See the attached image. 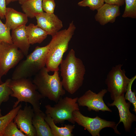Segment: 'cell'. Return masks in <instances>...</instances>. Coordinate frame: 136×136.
Returning a JSON list of instances; mask_svg holds the SVG:
<instances>
[{
    "mask_svg": "<svg viewBox=\"0 0 136 136\" xmlns=\"http://www.w3.org/2000/svg\"><path fill=\"white\" fill-rule=\"evenodd\" d=\"M60 75L64 89L73 94L82 86L85 74V66L82 61L76 57L72 49L60 64Z\"/></svg>",
    "mask_w": 136,
    "mask_h": 136,
    "instance_id": "1",
    "label": "cell"
},
{
    "mask_svg": "<svg viewBox=\"0 0 136 136\" xmlns=\"http://www.w3.org/2000/svg\"><path fill=\"white\" fill-rule=\"evenodd\" d=\"M76 29L72 21L67 29L59 30L52 37L51 40L48 44L46 65L49 72L59 71V66L63 55L68 49L69 43Z\"/></svg>",
    "mask_w": 136,
    "mask_h": 136,
    "instance_id": "2",
    "label": "cell"
},
{
    "mask_svg": "<svg viewBox=\"0 0 136 136\" xmlns=\"http://www.w3.org/2000/svg\"><path fill=\"white\" fill-rule=\"evenodd\" d=\"M52 75L46 67L42 68L34 75L32 81L37 90L44 97L57 103L65 93L58 71H54Z\"/></svg>",
    "mask_w": 136,
    "mask_h": 136,
    "instance_id": "3",
    "label": "cell"
},
{
    "mask_svg": "<svg viewBox=\"0 0 136 136\" xmlns=\"http://www.w3.org/2000/svg\"><path fill=\"white\" fill-rule=\"evenodd\" d=\"M8 86L13 92L10 96L17 99L14 103L13 108L16 107L20 102H25L32 105L34 113L41 110L40 101L44 97L32 81L28 78L11 79Z\"/></svg>",
    "mask_w": 136,
    "mask_h": 136,
    "instance_id": "4",
    "label": "cell"
},
{
    "mask_svg": "<svg viewBox=\"0 0 136 136\" xmlns=\"http://www.w3.org/2000/svg\"><path fill=\"white\" fill-rule=\"evenodd\" d=\"M49 45L36 47L33 51L16 65L12 75V80L28 78L34 76L45 67Z\"/></svg>",
    "mask_w": 136,
    "mask_h": 136,
    "instance_id": "5",
    "label": "cell"
},
{
    "mask_svg": "<svg viewBox=\"0 0 136 136\" xmlns=\"http://www.w3.org/2000/svg\"><path fill=\"white\" fill-rule=\"evenodd\" d=\"M78 98L62 97L53 106L50 105H45V113L53 119L55 124L62 123L67 120L74 124L75 122L73 113L75 111L80 110L77 102Z\"/></svg>",
    "mask_w": 136,
    "mask_h": 136,
    "instance_id": "6",
    "label": "cell"
},
{
    "mask_svg": "<svg viewBox=\"0 0 136 136\" xmlns=\"http://www.w3.org/2000/svg\"><path fill=\"white\" fill-rule=\"evenodd\" d=\"M122 64L113 66L107 75L105 80L107 89L110 93L111 99L114 100L116 97L124 95L130 79L125 75V70L122 69Z\"/></svg>",
    "mask_w": 136,
    "mask_h": 136,
    "instance_id": "7",
    "label": "cell"
},
{
    "mask_svg": "<svg viewBox=\"0 0 136 136\" xmlns=\"http://www.w3.org/2000/svg\"><path fill=\"white\" fill-rule=\"evenodd\" d=\"M72 115L75 122L84 128L92 136H100L101 130L106 127L113 128L115 133L117 134H121L118 130L114 121H107L97 116L94 118L85 116L80 110L74 111Z\"/></svg>",
    "mask_w": 136,
    "mask_h": 136,
    "instance_id": "8",
    "label": "cell"
},
{
    "mask_svg": "<svg viewBox=\"0 0 136 136\" xmlns=\"http://www.w3.org/2000/svg\"><path fill=\"white\" fill-rule=\"evenodd\" d=\"M23 54L13 44L2 42L0 45V76L6 75L24 58Z\"/></svg>",
    "mask_w": 136,
    "mask_h": 136,
    "instance_id": "9",
    "label": "cell"
},
{
    "mask_svg": "<svg viewBox=\"0 0 136 136\" xmlns=\"http://www.w3.org/2000/svg\"><path fill=\"white\" fill-rule=\"evenodd\" d=\"M107 92V89H104L96 93L89 90L78 98L77 102L79 106L87 107L89 111L92 110L96 112L101 111L112 112L103 100V97Z\"/></svg>",
    "mask_w": 136,
    "mask_h": 136,
    "instance_id": "10",
    "label": "cell"
},
{
    "mask_svg": "<svg viewBox=\"0 0 136 136\" xmlns=\"http://www.w3.org/2000/svg\"><path fill=\"white\" fill-rule=\"evenodd\" d=\"M123 95L115 98L111 103H108L109 106H116L117 108L119 114L120 120L116 124L117 126L121 122L123 123L125 131L130 132L131 129L132 124L136 121V116L130 111L131 103L126 102Z\"/></svg>",
    "mask_w": 136,
    "mask_h": 136,
    "instance_id": "11",
    "label": "cell"
},
{
    "mask_svg": "<svg viewBox=\"0 0 136 136\" xmlns=\"http://www.w3.org/2000/svg\"><path fill=\"white\" fill-rule=\"evenodd\" d=\"M34 114L30 106L26 105L23 110L20 109L14 117L13 120L17 127L26 136H36L35 129L32 123Z\"/></svg>",
    "mask_w": 136,
    "mask_h": 136,
    "instance_id": "12",
    "label": "cell"
},
{
    "mask_svg": "<svg viewBox=\"0 0 136 136\" xmlns=\"http://www.w3.org/2000/svg\"><path fill=\"white\" fill-rule=\"evenodd\" d=\"M37 26L41 28L52 37L61 29L63 26L62 21L54 14L44 12L36 15Z\"/></svg>",
    "mask_w": 136,
    "mask_h": 136,
    "instance_id": "13",
    "label": "cell"
},
{
    "mask_svg": "<svg viewBox=\"0 0 136 136\" xmlns=\"http://www.w3.org/2000/svg\"><path fill=\"white\" fill-rule=\"evenodd\" d=\"M97 10V12L95 16V19L102 25L109 22L113 23L116 17L120 14L119 6L106 3Z\"/></svg>",
    "mask_w": 136,
    "mask_h": 136,
    "instance_id": "14",
    "label": "cell"
},
{
    "mask_svg": "<svg viewBox=\"0 0 136 136\" xmlns=\"http://www.w3.org/2000/svg\"><path fill=\"white\" fill-rule=\"evenodd\" d=\"M28 18L24 13L11 8L7 7L5 15V24L10 30H13L26 25L28 21Z\"/></svg>",
    "mask_w": 136,
    "mask_h": 136,
    "instance_id": "15",
    "label": "cell"
},
{
    "mask_svg": "<svg viewBox=\"0 0 136 136\" xmlns=\"http://www.w3.org/2000/svg\"><path fill=\"white\" fill-rule=\"evenodd\" d=\"M26 26L12 30L11 36L13 44L21 51L26 57L28 54L30 46L26 31Z\"/></svg>",
    "mask_w": 136,
    "mask_h": 136,
    "instance_id": "16",
    "label": "cell"
},
{
    "mask_svg": "<svg viewBox=\"0 0 136 136\" xmlns=\"http://www.w3.org/2000/svg\"><path fill=\"white\" fill-rule=\"evenodd\" d=\"M46 114L42 111L34 113L32 123L37 136H53L51 128L45 120Z\"/></svg>",
    "mask_w": 136,
    "mask_h": 136,
    "instance_id": "17",
    "label": "cell"
},
{
    "mask_svg": "<svg viewBox=\"0 0 136 136\" xmlns=\"http://www.w3.org/2000/svg\"><path fill=\"white\" fill-rule=\"evenodd\" d=\"M26 31L29 43L40 44L47 38L48 33L41 28L32 23L26 26Z\"/></svg>",
    "mask_w": 136,
    "mask_h": 136,
    "instance_id": "18",
    "label": "cell"
},
{
    "mask_svg": "<svg viewBox=\"0 0 136 136\" xmlns=\"http://www.w3.org/2000/svg\"><path fill=\"white\" fill-rule=\"evenodd\" d=\"M45 121L49 126L53 136H73L72 133L75 128V125L65 124L63 127L57 126L53 119L48 115L46 114Z\"/></svg>",
    "mask_w": 136,
    "mask_h": 136,
    "instance_id": "19",
    "label": "cell"
},
{
    "mask_svg": "<svg viewBox=\"0 0 136 136\" xmlns=\"http://www.w3.org/2000/svg\"><path fill=\"white\" fill-rule=\"evenodd\" d=\"M43 0H28L21 5L22 10L28 17L33 18L44 12L42 8Z\"/></svg>",
    "mask_w": 136,
    "mask_h": 136,
    "instance_id": "20",
    "label": "cell"
},
{
    "mask_svg": "<svg viewBox=\"0 0 136 136\" xmlns=\"http://www.w3.org/2000/svg\"><path fill=\"white\" fill-rule=\"evenodd\" d=\"M21 107L22 105L20 104L16 108H13L6 115L0 117V136H3L5 128L10 121L13 120L18 110Z\"/></svg>",
    "mask_w": 136,
    "mask_h": 136,
    "instance_id": "21",
    "label": "cell"
},
{
    "mask_svg": "<svg viewBox=\"0 0 136 136\" xmlns=\"http://www.w3.org/2000/svg\"><path fill=\"white\" fill-rule=\"evenodd\" d=\"M3 136H26L18 129L13 120L10 121L4 129Z\"/></svg>",
    "mask_w": 136,
    "mask_h": 136,
    "instance_id": "22",
    "label": "cell"
},
{
    "mask_svg": "<svg viewBox=\"0 0 136 136\" xmlns=\"http://www.w3.org/2000/svg\"><path fill=\"white\" fill-rule=\"evenodd\" d=\"M136 79V76L135 75L131 78L129 82L127 88L126 93L124 95L125 100H128L132 104L133 107V111L136 113V93L132 91L131 87L132 84Z\"/></svg>",
    "mask_w": 136,
    "mask_h": 136,
    "instance_id": "23",
    "label": "cell"
},
{
    "mask_svg": "<svg viewBox=\"0 0 136 136\" xmlns=\"http://www.w3.org/2000/svg\"><path fill=\"white\" fill-rule=\"evenodd\" d=\"M125 8L122 15L123 18H136V0H125Z\"/></svg>",
    "mask_w": 136,
    "mask_h": 136,
    "instance_id": "24",
    "label": "cell"
},
{
    "mask_svg": "<svg viewBox=\"0 0 136 136\" xmlns=\"http://www.w3.org/2000/svg\"><path fill=\"white\" fill-rule=\"evenodd\" d=\"M11 79H7L5 82L0 85V106L3 102L7 101L12 93L8 84Z\"/></svg>",
    "mask_w": 136,
    "mask_h": 136,
    "instance_id": "25",
    "label": "cell"
},
{
    "mask_svg": "<svg viewBox=\"0 0 136 136\" xmlns=\"http://www.w3.org/2000/svg\"><path fill=\"white\" fill-rule=\"evenodd\" d=\"M10 29L4 24L0 18V40L2 42L13 44L10 33Z\"/></svg>",
    "mask_w": 136,
    "mask_h": 136,
    "instance_id": "26",
    "label": "cell"
},
{
    "mask_svg": "<svg viewBox=\"0 0 136 136\" xmlns=\"http://www.w3.org/2000/svg\"><path fill=\"white\" fill-rule=\"evenodd\" d=\"M104 0H83L78 4L80 7H89L92 11L97 10L104 4Z\"/></svg>",
    "mask_w": 136,
    "mask_h": 136,
    "instance_id": "27",
    "label": "cell"
},
{
    "mask_svg": "<svg viewBox=\"0 0 136 136\" xmlns=\"http://www.w3.org/2000/svg\"><path fill=\"white\" fill-rule=\"evenodd\" d=\"M55 5L54 0H43L42 8L43 11L47 13L52 14L54 13Z\"/></svg>",
    "mask_w": 136,
    "mask_h": 136,
    "instance_id": "28",
    "label": "cell"
},
{
    "mask_svg": "<svg viewBox=\"0 0 136 136\" xmlns=\"http://www.w3.org/2000/svg\"><path fill=\"white\" fill-rule=\"evenodd\" d=\"M6 6V0H0V18L1 19L5 18Z\"/></svg>",
    "mask_w": 136,
    "mask_h": 136,
    "instance_id": "29",
    "label": "cell"
},
{
    "mask_svg": "<svg viewBox=\"0 0 136 136\" xmlns=\"http://www.w3.org/2000/svg\"><path fill=\"white\" fill-rule=\"evenodd\" d=\"M105 3L110 5H115L119 6L124 4L125 0H104Z\"/></svg>",
    "mask_w": 136,
    "mask_h": 136,
    "instance_id": "30",
    "label": "cell"
},
{
    "mask_svg": "<svg viewBox=\"0 0 136 136\" xmlns=\"http://www.w3.org/2000/svg\"><path fill=\"white\" fill-rule=\"evenodd\" d=\"M6 4L8 5L11 3L16 1H18V0H6Z\"/></svg>",
    "mask_w": 136,
    "mask_h": 136,
    "instance_id": "31",
    "label": "cell"
},
{
    "mask_svg": "<svg viewBox=\"0 0 136 136\" xmlns=\"http://www.w3.org/2000/svg\"><path fill=\"white\" fill-rule=\"evenodd\" d=\"M28 0H18L19 3L20 5H22L24 3Z\"/></svg>",
    "mask_w": 136,
    "mask_h": 136,
    "instance_id": "32",
    "label": "cell"
},
{
    "mask_svg": "<svg viewBox=\"0 0 136 136\" xmlns=\"http://www.w3.org/2000/svg\"><path fill=\"white\" fill-rule=\"evenodd\" d=\"M1 77H2L0 76V85L4 83L2 81Z\"/></svg>",
    "mask_w": 136,
    "mask_h": 136,
    "instance_id": "33",
    "label": "cell"
},
{
    "mask_svg": "<svg viewBox=\"0 0 136 136\" xmlns=\"http://www.w3.org/2000/svg\"><path fill=\"white\" fill-rule=\"evenodd\" d=\"M2 116V115L1 113V110L0 109V117H1Z\"/></svg>",
    "mask_w": 136,
    "mask_h": 136,
    "instance_id": "34",
    "label": "cell"
},
{
    "mask_svg": "<svg viewBox=\"0 0 136 136\" xmlns=\"http://www.w3.org/2000/svg\"><path fill=\"white\" fill-rule=\"evenodd\" d=\"M2 42V41H1L0 40V45H1V43Z\"/></svg>",
    "mask_w": 136,
    "mask_h": 136,
    "instance_id": "35",
    "label": "cell"
}]
</instances>
